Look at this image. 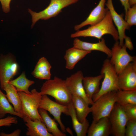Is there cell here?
<instances>
[{
	"label": "cell",
	"mask_w": 136,
	"mask_h": 136,
	"mask_svg": "<svg viewBox=\"0 0 136 136\" xmlns=\"http://www.w3.org/2000/svg\"><path fill=\"white\" fill-rule=\"evenodd\" d=\"M12 0H0L3 11L6 13L9 12L10 9V4Z\"/></svg>",
	"instance_id": "1f68e13d"
},
{
	"label": "cell",
	"mask_w": 136,
	"mask_h": 136,
	"mask_svg": "<svg viewBox=\"0 0 136 136\" xmlns=\"http://www.w3.org/2000/svg\"><path fill=\"white\" fill-rule=\"evenodd\" d=\"M38 111L48 131L53 136H66L65 133L59 130L55 119H52L49 116L47 111L39 108Z\"/></svg>",
	"instance_id": "cb8c5ba5"
},
{
	"label": "cell",
	"mask_w": 136,
	"mask_h": 136,
	"mask_svg": "<svg viewBox=\"0 0 136 136\" xmlns=\"http://www.w3.org/2000/svg\"><path fill=\"white\" fill-rule=\"evenodd\" d=\"M117 91L109 92L94 102L91 107L93 121L96 122L101 118L109 117L116 103Z\"/></svg>",
	"instance_id": "5b68a950"
},
{
	"label": "cell",
	"mask_w": 136,
	"mask_h": 136,
	"mask_svg": "<svg viewBox=\"0 0 136 136\" xmlns=\"http://www.w3.org/2000/svg\"><path fill=\"white\" fill-rule=\"evenodd\" d=\"M27 127L26 134L27 136H53L48 131L44 122L39 120H32L25 116L22 118Z\"/></svg>",
	"instance_id": "e0dca14e"
},
{
	"label": "cell",
	"mask_w": 136,
	"mask_h": 136,
	"mask_svg": "<svg viewBox=\"0 0 136 136\" xmlns=\"http://www.w3.org/2000/svg\"><path fill=\"white\" fill-rule=\"evenodd\" d=\"M121 106L128 120H136V104H129Z\"/></svg>",
	"instance_id": "f1b7e54d"
},
{
	"label": "cell",
	"mask_w": 136,
	"mask_h": 136,
	"mask_svg": "<svg viewBox=\"0 0 136 136\" xmlns=\"http://www.w3.org/2000/svg\"><path fill=\"white\" fill-rule=\"evenodd\" d=\"M8 83L14 86L18 92H23L27 93H30L28 89L29 87L35 83V82L27 79L25 72L16 79L9 81Z\"/></svg>",
	"instance_id": "484cf974"
},
{
	"label": "cell",
	"mask_w": 136,
	"mask_h": 136,
	"mask_svg": "<svg viewBox=\"0 0 136 136\" xmlns=\"http://www.w3.org/2000/svg\"><path fill=\"white\" fill-rule=\"evenodd\" d=\"M125 136H136V120L128 121L125 127Z\"/></svg>",
	"instance_id": "f546056e"
},
{
	"label": "cell",
	"mask_w": 136,
	"mask_h": 136,
	"mask_svg": "<svg viewBox=\"0 0 136 136\" xmlns=\"http://www.w3.org/2000/svg\"><path fill=\"white\" fill-rule=\"evenodd\" d=\"M120 1L124 7L125 14L128 10L130 7L128 3V0H120Z\"/></svg>",
	"instance_id": "e575fe53"
},
{
	"label": "cell",
	"mask_w": 136,
	"mask_h": 136,
	"mask_svg": "<svg viewBox=\"0 0 136 136\" xmlns=\"http://www.w3.org/2000/svg\"><path fill=\"white\" fill-rule=\"evenodd\" d=\"M18 92L21 101L24 116H27L32 120H38L43 122L38 111L42 97L39 92L34 89L31 91L30 93Z\"/></svg>",
	"instance_id": "277c9868"
},
{
	"label": "cell",
	"mask_w": 136,
	"mask_h": 136,
	"mask_svg": "<svg viewBox=\"0 0 136 136\" xmlns=\"http://www.w3.org/2000/svg\"><path fill=\"white\" fill-rule=\"evenodd\" d=\"M69 115L71 117L73 126L77 136H86L89 127L88 121L86 119L83 122L78 119L75 109L71 102L68 106Z\"/></svg>",
	"instance_id": "603a6c76"
},
{
	"label": "cell",
	"mask_w": 136,
	"mask_h": 136,
	"mask_svg": "<svg viewBox=\"0 0 136 136\" xmlns=\"http://www.w3.org/2000/svg\"><path fill=\"white\" fill-rule=\"evenodd\" d=\"M0 85V119L3 118L7 114L22 118L23 117L17 113L10 104L6 94L1 90Z\"/></svg>",
	"instance_id": "4316f807"
},
{
	"label": "cell",
	"mask_w": 136,
	"mask_h": 136,
	"mask_svg": "<svg viewBox=\"0 0 136 136\" xmlns=\"http://www.w3.org/2000/svg\"><path fill=\"white\" fill-rule=\"evenodd\" d=\"M111 126L109 117L99 119L97 122L92 121L87 132L88 136H108L111 134Z\"/></svg>",
	"instance_id": "9a60e30c"
},
{
	"label": "cell",
	"mask_w": 136,
	"mask_h": 136,
	"mask_svg": "<svg viewBox=\"0 0 136 136\" xmlns=\"http://www.w3.org/2000/svg\"><path fill=\"white\" fill-rule=\"evenodd\" d=\"M51 66L44 57L40 58L37 63L31 74L35 78L40 80L50 79Z\"/></svg>",
	"instance_id": "7402d4cb"
},
{
	"label": "cell",
	"mask_w": 136,
	"mask_h": 136,
	"mask_svg": "<svg viewBox=\"0 0 136 136\" xmlns=\"http://www.w3.org/2000/svg\"><path fill=\"white\" fill-rule=\"evenodd\" d=\"M116 103L121 106L136 104V90H120L117 92Z\"/></svg>",
	"instance_id": "d4e9b609"
},
{
	"label": "cell",
	"mask_w": 136,
	"mask_h": 136,
	"mask_svg": "<svg viewBox=\"0 0 136 136\" xmlns=\"http://www.w3.org/2000/svg\"><path fill=\"white\" fill-rule=\"evenodd\" d=\"M72 103L78 119L81 122H84L86 119L88 115L91 112L89 104L83 98L77 96H72Z\"/></svg>",
	"instance_id": "d6986e66"
},
{
	"label": "cell",
	"mask_w": 136,
	"mask_h": 136,
	"mask_svg": "<svg viewBox=\"0 0 136 136\" xmlns=\"http://www.w3.org/2000/svg\"><path fill=\"white\" fill-rule=\"evenodd\" d=\"M109 118L111 126V134L114 136H125L128 119L121 106L116 103Z\"/></svg>",
	"instance_id": "9c48e42d"
},
{
	"label": "cell",
	"mask_w": 136,
	"mask_h": 136,
	"mask_svg": "<svg viewBox=\"0 0 136 136\" xmlns=\"http://www.w3.org/2000/svg\"><path fill=\"white\" fill-rule=\"evenodd\" d=\"M109 34L116 41L119 40V36L117 30L113 23L111 16L108 10L104 18L98 23L89 27L87 28L78 30L71 35V38L79 37H91L99 39L106 34Z\"/></svg>",
	"instance_id": "6da1fadb"
},
{
	"label": "cell",
	"mask_w": 136,
	"mask_h": 136,
	"mask_svg": "<svg viewBox=\"0 0 136 136\" xmlns=\"http://www.w3.org/2000/svg\"><path fill=\"white\" fill-rule=\"evenodd\" d=\"M118 78L121 90H136V61L129 63L118 74Z\"/></svg>",
	"instance_id": "7c38bea8"
},
{
	"label": "cell",
	"mask_w": 136,
	"mask_h": 136,
	"mask_svg": "<svg viewBox=\"0 0 136 136\" xmlns=\"http://www.w3.org/2000/svg\"><path fill=\"white\" fill-rule=\"evenodd\" d=\"M39 108L49 112L53 116L54 119L59 125L61 131L64 133L66 132L65 127L61 121V116L62 113L67 116L69 115L67 106L55 102L50 99L47 95H42Z\"/></svg>",
	"instance_id": "30bf717a"
},
{
	"label": "cell",
	"mask_w": 136,
	"mask_h": 136,
	"mask_svg": "<svg viewBox=\"0 0 136 136\" xmlns=\"http://www.w3.org/2000/svg\"><path fill=\"white\" fill-rule=\"evenodd\" d=\"M84 77L81 71H79L65 80L66 85L72 96L81 97L89 104L92 105L94 102L90 100L87 96L83 84Z\"/></svg>",
	"instance_id": "8fae6325"
},
{
	"label": "cell",
	"mask_w": 136,
	"mask_h": 136,
	"mask_svg": "<svg viewBox=\"0 0 136 136\" xmlns=\"http://www.w3.org/2000/svg\"><path fill=\"white\" fill-rule=\"evenodd\" d=\"M124 39L125 42L124 45L126 48H128L130 50H132L133 49V46L130 38L126 36Z\"/></svg>",
	"instance_id": "836d02e7"
},
{
	"label": "cell",
	"mask_w": 136,
	"mask_h": 136,
	"mask_svg": "<svg viewBox=\"0 0 136 136\" xmlns=\"http://www.w3.org/2000/svg\"><path fill=\"white\" fill-rule=\"evenodd\" d=\"M91 51L79 49L74 47L67 49L64 58L65 60V67L69 70L73 69L80 60Z\"/></svg>",
	"instance_id": "ac0fdd59"
},
{
	"label": "cell",
	"mask_w": 136,
	"mask_h": 136,
	"mask_svg": "<svg viewBox=\"0 0 136 136\" xmlns=\"http://www.w3.org/2000/svg\"><path fill=\"white\" fill-rule=\"evenodd\" d=\"M21 132V130L19 129H17L13 132L8 134L2 132L0 133V135L1 136H19L20 135Z\"/></svg>",
	"instance_id": "d6a6232c"
},
{
	"label": "cell",
	"mask_w": 136,
	"mask_h": 136,
	"mask_svg": "<svg viewBox=\"0 0 136 136\" xmlns=\"http://www.w3.org/2000/svg\"><path fill=\"white\" fill-rule=\"evenodd\" d=\"M104 76L103 74H101L95 77H84L83 80V87L87 96L90 100L93 101L92 96L99 91L100 81Z\"/></svg>",
	"instance_id": "ffe728a7"
},
{
	"label": "cell",
	"mask_w": 136,
	"mask_h": 136,
	"mask_svg": "<svg viewBox=\"0 0 136 136\" xmlns=\"http://www.w3.org/2000/svg\"><path fill=\"white\" fill-rule=\"evenodd\" d=\"M106 0H100L98 5L92 11L87 19L80 24L76 25L74 29L78 30L88 25H94L101 21L106 16L109 10L105 8Z\"/></svg>",
	"instance_id": "5bb4252c"
},
{
	"label": "cell",
	"mask_w": 136,
	"mask_h": 136,
	"mask_svg": "<svg viewBox=\"0 0 136 136\" xmlns=\"http://www.w3.org/2000/svg\"><path fill=\"white\" fill-rule=\"evenodd\" d=\"M18 121L16 117L8 116L5 118L0 119V127L10 126L12 124H16Z\"/></svg>",
	"instance_id": "4dcf8cb0"
},
{
	"label": "cell",
	"mask_w": 136,
	"mask_h": 136,
	"mask_svg": "<svg viewBox=\"0 0 136 136\" xmlns=\"http://www.w3.org/2000/svg\"><path fill=\"white\" fill-rule=\"evenodd\" d=\"M98 42L92 43L82 41L77 38L74 40L73 47L82 50L91 51L96 50L105 53L109 57L111 56V50L106 45L105 39L103 38Z\"/></svg>",
	"instance_id": "2e32d148"
},
{
	"label": "cell",
	"mask_w": 136,
	"mask_h": 136,
	"mask_svg": "<svg viewBox=\"0 0 136 136\" xmlns=\"http://www.w3.org/2000/svg\"><path fill=\"white\" fill-rule=\"evenodd\" d=\"M100 73L104 75V80L99 91L92 96L93 102L109 92L121 90L118 84V74L110 59H107L104 61Z\"/></svg>",
	"instance_id": "3957f363"
},
{
	"label": "cell",
	"mask_w": 136,
	"mask_h": 136,
	"mask_svg": "<svg viewBox=\"0 0 136 136\" xmlns=\"http://www.w3.org/2000/svg\"><path fill=\"white\" fill-rule=\"evenodd\" d=\"M39 93L42 95L52 96L56 102L62 105L68 106L72 102V95L66 85L65 80L56 76L52 79L46 80Z\"/></svg>",
	"instance_id": "7a4b0ae2"
},
{
	"label": "cell",
	"mask_w": 136,
	"mask_h": 136,
	"mask_svg": "<svg viewBox=\"0 0 136 136\" xmlns=\"http://www.w3.org/2000/svg\"><path fill=\"white\" fill-rule=\"evenodd\" d=\"M3 90L5 91L7 97L9 102L13 105L15 111L23 117H24L21 101L15 87L8 83L5 85Z\"/></svg>",
	"instance_id": "44dd1931"
},
{
	"label": "cell",
	"mask_w": 136,
	"mask_h": 136,
	"mask_svg": "<svg viewBox=\"0 0 136 136\" xmlns=\"http://www.w3.org/2000/svg\"><path fill=\"white\" fill-rule=\"evenodd\" d=\"M126 48L124 44L121 46L117 41H116L111 50V56L110 61L117 74L130 63L136 61V57L130 55Z\"/></svg>",
	"instance_id": "52a82bcc"
},
{
	"label": "cell",
	"mask_w": 136,
	"mask_h": 136,
	"mask_svg": "<svg viewBox=\"0 0 136 136\" xmlns=\"http://www.w3.org/2000/svg\"><path fill=\"white\" fill-rule=\"evenodd\" d=\"M19 66L15 58L11 54L0 56V85L3 89L6 84L17 74Z\"/></svg>",
	"instance_id": "ba28073f"
},
{
	"label": "cell",
	"mask_w": 136,
	"mask_h": 136,
	"mask_svg": "<svg viewBox=\"0 0 136 136\" xmlns=\"http://www.w3.org/2000/svg\"><path fill=\"white\" fill-rule=\"evenodd\" d=\"M125 20L130 27L136 25V5L130 7L125 15Z\"/></svg>",
	"instance_id": "83f0119b"
},
{
	"label": "cell",
	"mask_w": 136,
	"mask_h": 136,
	"mask_svg": "<svg viewBox=\"0 0 136 136\" xmlns=\"http://www.w3.org/2000/svg\"><path fill=\"white\" fill-rule=\"evenodd\" d=\"M105 5L108 8L113 21L117 27L119 36V44L122 46L124 44V38L126 36L125 31L130 27L123 18V15L119 14L115 11L113 5L112 0H107Z\"/></svg>",
	"instance_id": "4fadbf2b"
},
{
	"label": "cell",
	"mask_w": 136,
	"mask_h": 136,
	"mask_svg": "<svg viewBox=\"0 0 136 136\" xmlns=\"http://www.w3.org/2000/svg\"><path fill=\"white\" fill-rule=\"evenodd\" d=\"M128 3L130 6H132L136 4V0H128Z\"/></svg>",
	"instance_id": "d590c367"
},
{
	"label": "cell",
	"mask_w": 136,
	"mask_h": 136,
	"mask_svg": "<svg viewBox=\"0 0 136 136\" xmlns=\"http://www.w3.org/2000/svg\"><path fill=\"white\" fill-rule=\"evenodd\" d=\"M79 0H50L48 6L43 10L36 12L28 9L32 17V27L39 20H46L58 15L63 8L77 2Z\"/></svg>",
	"instance_id": "8992f818"
}]
</instances>
